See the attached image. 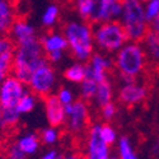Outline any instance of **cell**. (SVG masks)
<instances>
[{
  "label": "cell",
  "instance_id": "cell-1",
  "mask_svg": "<svg viewBox=\"0 0 159 159\" xmlns=\"http://www.w3.org/2000/svg\"><path fill=\"white\" fill-rule=\"evenodd\" d=\"M45 60H46V54L42 48L38 36L28 39V41L17 43L11 74L24 84H27L32 73Z\"/></svg>",
  "mask_w": 159,
  "mask_h": 159
},
{
  "label": "cell",
  "instance_id": "cell-2",
  "mask_svg": "<svg viewBox=\"0 0 159 159\" xmlns=\"http://www.w3.org/2000/svg\"><path fill=\"white\" fill-rule=\"evenodd\" d=\"M62 34L68 42V50L71 56L87 64L94 52L93 27L88 22L70 20L62 27Z\"/></svg>",
  "mask_w": 159,
  "mask_h": 159
},
{
  "label": "cell",
  "instance_id": "cell-3",
  "mask_svg": "<svg viewBox=\"0 0 159 159\" xmlns=\"http://www.w3.org/2000/svg\"><path fill=\"white\" fill-rule=\"evenodd\" d=\"M113 66L121 78L136 79L140 76L148 65V59L141 42L127 41L117 52Z\"/></svg>",
  "mask_w": 159,
  "mask_h": 159
},
{
  "label": "cell",
  "instance_id": "cell-4",
  "mask_svg": "<svg viewBox=\"0 0 159 159\" xmlns=\"http://www.w3.org/2000/svg\"><path fill=\"white\" fill-rule=\"evenodd\" d=\"M118 20L122 24L129 41L141 42L149 31L144 4L139 0H124L122 13Z\"/></svg>",
  "mask_w": 159,
  "mask_h": 159
},
{
  "label": "cell",
  "instance_id": "cell-5",
  "mask_svg": "<svg viewBox=\"0 0 159 159\" xmlns=\"http://www.w3.org/2000/svg\"><path fill=\"white\" fill-rule=\"evenodd\" d=\"M93 38L98 50L107 54H115L129 41L120 20L96 23L93 27Z\"/></svg>",
  "mask_w": 159,
  "mask_h": 159
},
{
  "label": "cell",
  "instance_id": "cell-6",
  "mask_svg": "<svg viewBox=\"0 0 159 159\" xmlns=\"http://www.w3.org/2000/svg\"><path fill=\"white\" fill-rule=\"evenodd\" d=\"M66 115V129L73 136H80L89 129V107L84 99H75L73 103L64 106Z\"/></svg>",
  "mask_w": 159,
  "mask_h": 159
},
{
  "label": "cell",
  "instance_id": "cell-7",
  "mask_svg": "<svg viewBox=\"0 0 159 159\" xmlns=\"http://www.w3.org/2000/svg\"><path fill=\"white\" fill-rule=\"evenodd\" d=\"M27 85L30 87V90L37 97L45 98L52 94L56 87V73L47 60H45L32 73Z\"/></svg>",
  "mask_w": 159,
  "mask_h": 159
},
{
  "label": "cell",
  "instance_id": "cell-8",
  "mask_svg": "<svg viewBox=\"0 0 159 159\" xmlns=\"http://www.w3.org/2000/svg\"><path fill=\"white\" fill-rule=\"evenodd\" d=\"M27 84L20 82L13 74L7 76L0 84V107L2 110H13L17 107V103L27 90Z\"/></svg>",
  "mask_w": 159,
  "mask_h": 159
},
{
  "label": "cell",
  "instance_id": "cell-9",
  "mask_svg": "<svg viewBox=\"0 0 159 159\" xmlns=\"http://www.w3.org/2000/svg\"><path fill=\"white\" fill-rule=\"evenodd\" d=\"M99 127L101 124H93L87 131L84 159H108L111 157L110 145L103 141Z\"/></svg>",
  "mask_w": 159,
  "mask_h": 159
},
{
  "label": "cell",
  "instance_id": "cell-10",
  "mask_svg": "<svg viewBox=\"0 0 159 159\" xmlns=\"http://www.w3.org/2000/svg\"><path fill=\"white\" fill-rule=\"evenodd\" d=\"M124 0H96V11L92 18V24L118 20L122 13Z\"/></svg>",
  "mask_w": 159,
  "mask_h": 159
},
{
  "label": "cell",
  "instance_id": "cell-11",
  "mask_svg": "<svg viewBox=\"0 0 159 159\" xmlns=\"http://www.w3.org/2000/svg\"><path fill=\"white\" fill-rule=\"evenodd\" d=\"M118 101L127 107H134L148 98V89L144 84L135 82L122 83L118 89Z\"/></svg>",
  "mask_w": 159,
  "mask_h": 159
},
{
  "label": "cell",
  "instance_id": "cell-12",
  "mask_svg": "<svg viewBox=\"0 0 159 159\" xmlns=\"http://www.w3.org/2000/svg\"><path fill=\"white\" fill-rule=\"evenodd\" d=\"M85 66L92 76L96 79V82L101 83L108 79L110 71L113 68V61L110 57L104 56L102 52H93V55L90 56Z\"/></svg>",
  "mask_w": 159,
  "mask_h": 159
},
{
  "label": "cell",
  "instance_id": "cell-13",
  "mask_svg": "<svg viewBox=\"0 0 159 159\" xmlns=\"http://www.w3.org/2000/svg\"><path fill=\"white\" fill-rule=\"evenodd\" d=\"M16 43L9 36H0V84L11 74Z\"/></svg>",
  "mask_w": 159,
  "mask_h": 159
},
{
  "label": "cell",
  "instance_id": "cell-14",
  "mask_svg": "<svg viewBox=\"0 0 159 159\" xmlns=\"http://www.w3.org/2000/svg\"><path fill=\"white\" fill-rule=\"evenodd\" d=\"M45 104V112H46V120L50 126L52 127H61L65 125L66 115L64 104L59 101L56 94H50L43 98Z\"/></svg>",
  "mask_w": 159,
  "mask_h": 159
},
{
  "label": "cell",
  "instance_id": "cell-15",
  "mask_svg": "<svg viewBox=\"0 0 159 159\" xmlns=\"http://www.w3.org/2000/svg\"><path fill=\"white\" fill-rule=\"evenodd\" d=\"M9 37L11 38V41L14 42L16 45L17 43H20V42H24V41H28V39L33 38L37 36L36 33V28L33 25L24 18H18L14 20L13 23L11 28L9 31Z\"/></svg>",
  "mask_w": 159,
  "mask_h": 159
},
{
  "label": "cell",
  "instance_id": "cell-16",
  "mask_svg": "<svg viewBox=\"0 0 159 159\" xmlns=\"http://www.w3.org/2000/svg\"><path fill=\"white\" fill-rule=\"evenodd\" d=\"M17 19L16 4L10 0H0V36H7Z\"/></svg>",
  "mask_w": 159,
  "mask_h": 159
},
{
  "label": "cell",
  "instance_id": "cell-17",
  "mask_svg": "<svg viewBox=\"0 0 159 159\" xmlns=\"http://www.w3.org/2000/svg\"><path fill=\"white\" fill-rule=\"evenodd\" d=\"M42 48L45 51V54L52 51H65L68 50V42L64 37L62 33L56 32V31H50L45 36L39 37Z\"/></svg>",
  "mask_w": 159,
  "mask_h": 159
},
{
  "label": "cell",
  "instance_id": "cell-18",
  "mask_svg": "<svg viewBox=\"0 0 159 159\" xmlns=\"http://www.w3.org/2000/svg\"><path fill=\"white\" fill-rule=\"evenodd\" d=\"M141 42L148 61L153 62L154 65H159V33L148 31Z\"/></svg>",
  "mask_w": 159,
  "mask_h": 159
},
{
  "label": "cell",
  "instance_id": "cell-19",
  "mask_svg": "<svg viewBox=\"0 0 159 159\" xmlns=\"http://www.w3.org/2000/svg\"><path fill=\"white\" fill-rule=\"evenodd\" d=\"M16 141L18 144V147L27 155L36 154L39 149V145H41V140H39V136H38V134H36V132H27V134H23Z\"/></svg>",
  "mask_w": 159,
  "mask_h": 159
},
{
  "label": "cell",
  "instance_id": "cell-20",
  "mask_svg": "<svg viewBox=\"0 0 159 159\" xmlns=\"http://www.w3.org/2000/svg\"><path fill=\"white\" fill-rule=\"evenodd\" d=\"M112 96H113V88H112V83L110 80V78H108V79H106V80L98 83L93 102L101 108L104 104L112 102Z\"/></svg>",
  "mask_w": 159,
  "mask_h": 159
},
{
  "label": "cell",
  "instance_id": "cell-21",
  "mask_svg": "<svg viewBox=\"0 0 159 159\" xmlns=\"http://www.w3.org/2000/svg\"><path fill=\"white\" fill-rule=\"evenodd\" d=\"M74 4L79 18L83 22L90 23L96 11V0H74Z\"/></svg>",
  "mask_w": 159,
  "mask_h": 159
},
{
  "label": "cell",
  "instance_id": "cell-22",
  "mask_svg": "<svg viewBox=\"0 0 159 159\" xmlns=\"http://www.w3.org/2000/svg\"><path fill=\"white\" fill-rule=\"evenodd\" d=\"M97 85L98 83L96 82V79L92 76V74L87 70L85 66V76L80 83V97L84 101H93L96 92H97Z\"/></svg>",
  "mask_w": 159,
  "mask_h": 159
},
{
  "label": "cell",
  "instance_id": "cell-23",
  "mask_svg": "<svg viewBox=\"0 0 159 159\" xmlns=\"http://www.w3.org/2000/svg\"><path fill=\"white\" fill-rule=\"evenodd\" d=\"M85 76V64L84 62H74L70 65L68 69H65L64 71V78L68 82L74 83V84H80L82 80Z\"/></svg>",
  "mask_w": 159,
  "mask_h": 159
},
{
  "label": "cell",
  "instance_id": "cell-24",
  "mask_svg": "<svg viewBox=\"0 0 159 159\" xmlns=\"http://www.w3.org/2000/svg\"><path fill=\"white\" fill-rule=\"evenodd\" d=\"M37 96L34 93H32V92L30 89H27L23 93V96L20 97V99L18 101L17 103V111L20 113V115H25V113H30L34 110L36 107V103H37Z\"/></svg>",
  "mask_w": 159,
  "mask_h": 159
},
{
  "label": "cell",
  "instance_id": "cell-25",
  "mask_svg": "<svg viewBox=\"0 0 159 159\" xmlns=\"http://www.w3.org/2000/svg\"><path fill=\"white\" fill-rule=\"evenodd\" d=\"M117 150L120 159H140L134 150V147L130 141V139L124 135L117 140Z\"/></svg>",
  "mask_w": 159,
  "mask_h": 159
},
{
  "label": "cell",
  "instance_id": "cell-26",
  "mask_svg": "<svg viewBox=\"0 0 159 159\" xmlns=\"http://www.w3.org/2000/svg\"><path fill=\"white\" fill-rule=\"evenodd\" d=\"M59 17H60V9L56 4H50L41 17V23L43 27L46 28H52L55 27V24L57 23L59 20Z\"/></svg>",
  "mask_w": 159,
  "mask_h": 159
},
{
  "label": "cell",
  "instance_id": "cell-27",
  "mask_svg": "<svg viewBox=\"0 0 159 159\" xmlns=\"http://www.w3.org/2000/svg\"><path fill=\"white\" fill-rule=\"evenodd\" d=\"M20 113L17 108L13 110H2V130L14 129L20 121Z\"/></svg>",
  "mask_w": 159,
  "mask_h": 159
},
{
  "label": "cell",
  "instance_id": "cell-28",
  "mask_svg": "<svg viewBox=\"0 0 159 159\" xmlns=\"http://www.w3.org/2000/svg\"><path fill=\"white\" fill-rule=\"evenodd\" d=\"M38 136H39L41 143H43L45 145H55L60 139L59 127H52V126L46 127V129L41 130Z\"/></svg>",
  "mask_w": 159,
  "mask_h": 159
},
{
  "label": "cell",
  "instance_id": "cell-29",
  "mask_svg": "<svg viewBox=\"0 0 159 159\" xmlns=\"http://www.w3.org/2000/svg\"><path fill=\"white\" fill-rule=\"evenodd\" d=\"M99 132H101V136L103 139V141L107 144V145H113L117 140H118V136H117V131L112 127V125H110L108 122H104V124H101V127H99Z\"/></svg>",
  "mask_w": 159,
  "mask_h": 159
},
{
  "label": "cell",
  "instance_id": "cell-30",
  "mask_svg": "<svg viewBox=\"0 0 159 159\" xmlns=\"http://www.w3.org/2000/svg\"><path fill=\"white\" fill-rule=\"evenodd\" d=\"M144 13H145V19L148 24L159 17V0H148L144 3Z\"/></svg>",
  "mask_w": 159,
  "mask_h": 159
},
{
  "label": "cell",
  "instance_id": "cell-31",
  "mask_svg": "<svg viewBox=\"0 0 159 159\" xmlns=\"http://www.w3.org/2000/svg\"><path fill=\"white\" fill-rule=\"evenodd\" d=\"M5 159H27V154H25L19 147L17 141L9 144L5 149Z\"/></svg>",
  "mask_w": 159,
  "mask_h": 159
},
{
  "label": "cell",
  "instance_id": "cell-32",
  "mask_svg": "<svg viewBox=\"0 0 159 159\" xmlns=\"http://www.w3.org/2000/svg\"><path fill=\"white\" fill-rule=\"evenodd\" d=\"M101 110V116L104 121H111L115 118L116 113H117V107L113 102H110L107 104H104L103 107L99 108Z\"/></svg>",
  "mask_w": 159,
  "mask_h": 159
},
{
  "label": "cell",
  "instance_id": "cell-33",
  "mask_svg": "<svg viewBox=\"0 0 159 159\" xmlns=\"http://www.w3.org/2000/svg\"><path fill=\"white\" fill-rule=\"evenodd\" d=\"M56 97L59 98V101L66 106V104H70L74 102V93L69 89V88H66V87H61L59 90H57V93H56Z\"/></svg>",
  "mask_w": 159,
  "mask_h": 159
},
{
  "label": "cell",
  "instance_id": "cell-34",
  "mask_svg": "<svg viewBox=\"0 0 159 159\" xmlns=\"http://www.w3.org/2000/svg\"><path fill=\"white\" fill-rule=\"evenodd\" d=\"M64 57V51H52L46 54V60L52 65V64H57L62 60Z\"/></svg>",
  "mask_w": 159,
  "mask_h": 159
},
{
  "label": "cell",
  "instance_id": "cell-35",
  "mask_svg": "<svg viewBox=\"0 0 159 159\" xmlns=\"http://www.w3.org/2000/svg\"><path fill=\"white\" fill-rule=\"evenodd\" d=\"M60 158H61L60 153H59L57 150H55V149H52V150L46 152L39 159H60Z\"/></svg>",
  "mask_w": 159,
  "mask_h": 159
},
{
  "label": "cell",
  "instance_id": "cell-36",
  "mask_svg": "<svg viewBox=\"0 0 159 159\" xmlns=\"http://www.w3.org/2000/svg\"><path fill=\"white\" fill-rule=\"evenodd\" d=\"M60 159H84V157H83L80 153L71 152V153H66V154L61 155Z\"/></svg>",
  "mask_w": 159,
  "mask_h": 159
},
{
  "label": "cell",
  "instance_id": "cell-37",
  "mask_svg": "<svg viewBox=\"0 0 159 159\" xmlns=\"http://www.w3.org/2000/svg\"><path fill=\"white\" fill-rule=\"evenodd\" d=\"M152 152L154 155H159V136L157 138V140L154 141L153 147H152Z\"/></svg>",
  "mask_w": 159,
  "mask_h": 159
},
{
  "label": "cell",
  "instance_id": "cell-38",
  "mask_svg": "<svg viewBox=\"0 0 159 159\" xmlns=\"http://www.w3.org/2000/svg\"><path fill=\"white\" fill-rule=\"evenodd\" d=\"M0 130H2V107H0Z\"/></svg>",
  "mask_w": 159,
  "mask_h": 159
},
{
  "label": "cell",
  "instance_id": "cell-39",
  "mask_svg": "<svg viewBox=\"0 0 159 159\" xmlns=\"http://www.w3.org/2000/svg\"><path fill=\"white\" fill-rule=\"evenodd\" d=\"M10 2H11V3H14V4L17 5V4H18V3L20 2V0H10Z\"/></svg>",
  "mask_w": 159,
  "mask_h": 159
},
{
  "label": "cell",
  "instance_id": "cell-40",
  "mask_svg": "<svg viewBox=\"0 0 159 159\" xmlns=\"http://www.w3.org/2000/svg\"><path fill=\"white\" fill-rule=\"evenodd\" d=\"M108 159H120V157H110Z\"/></svg>",
  "mask_w": 159,
  "mask_h": 159
},
{
  "label": "cell",
  "instance_id": "cell-41",
  "mask_svg": "<svg viewBox=\"0 0 159 159\" xmlns=\"http://www.w3.org/2000/svg\"><path fill=\"white\" fill-rule=\"evenodd\" d=\"M139 2H141V3L144 4V3H147V2H148V0H139Z\"/></svg>",
  "mask_w": 159,
  "mask_h": 159
},
{
  "label": "cell",
  "instance_id": "cell-42",
  "mask_svg": "<svg viewBox=\"0 0 159 159\" xmlns=\"http://www.w3.org/2000/svg\"><path fill=\"white\" fill-rule=\"evenodd\" d=\"M157 129H158V132H159V124L157 125Z\"/></svg>",
  "mask_w": 159,
  "mask_h": 159
}]
</instances>
